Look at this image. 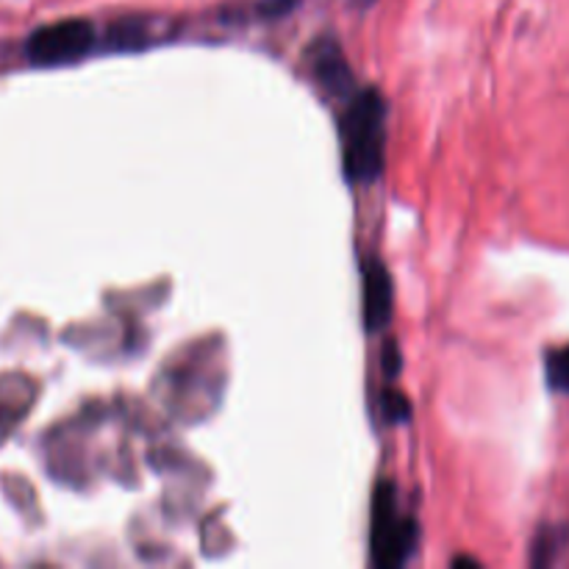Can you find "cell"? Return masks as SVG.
Masks as SVG:
<instances>
[{"label": "cell", "mask_w": 569, "mask_h": 569, "mask_svg": "<svg viewBox=\"0 0 569 569\" xmlns=\"http://www.w3.org/2000/svg\"><path fill=\"white\" fill-rule=\"evenodd\" d=\"M417 528L415 520L398 515L395 506V489L381 483L376 492V509H372V559L378 567L392 569L409 559L415 548Z\"/></svg>", "instance_id": "obj_2"}, {"label": "cell", "mask_w": 569, "mask_h": 569, "mask_svg": "<svg viewBox=\"0 0 569 569\" xmlns=\"http://www.w3.org/2000/svg\"><path fill=\"white\" fill-rule=\"evenodd\" d=\"M383 411H387L389 420H406L411 415V403L400 392H387L383 395Z\"/></svg>", "instance_id": "obj_7"}, {"label": "cell", "mask_w": 569, "mask_h": 569, "mask_svg": "<svg viewBox=\"0 0 569 569\" xmlns=\"http://www.w3.org/2000/svg\"><path fill=\"white\" fill-rule=\"evenodd\" d=\"M548 381L556 392H569V345L548 356Z\"/></svg>", "instance_id": "obj_6"}, {"label": "cell", "mask_w": 569, "mask_h": 569, "mask_svg": "<svg viewBox=\"0 0 569 569\" xmlns=\"http://www.w3.org/2000/svg\"><path fill=\"white\" fill-rule=\"evenodd\" d=\"M383 367H387V376H398V367H400L398 345H387V353H383Z\"/></svg>", "instance_id": "obj_8"}, {"label": "cell", "mask_w": 569, "mask_h": 569, "mask_svg": "<svg viewBox=\"0 0 569 569\" xmlns=\"http://www.w3.org/2000/svg\"><path fill=\"white\" fill-rule=\"evenodd\" d=\"M94 28L89 20L81 17H70V20L50 22V26L37 28L26 44V53L33 64H67L76 61L92 48Z\"/></svg>", "instance_id": "obj_3"}, {"label": "cell", "mask_w": 569, "mask_h": 569, "mask_svg": "<svg viewBox=\"0 0 569 569\" xmlns=\"http://www.w3.org/2000/svg\"><path fill=\"white\" fill-rule=\"evenodd\" d=\"M392 281H389V272L383 270V264L370 261L365 270V322L367 331H378V328L389 326L392 320Z\"/></svg>", "instance_id": "obj_4"}, {"label": "cell", "mask_w": 569, "mask_h": 569, "mask_svg": "<svg viewBox=\"0 0 569 569\" xmlns=\"http://www.w3.org/2000/svg\"><path fill=\"white\" fill-rule=\"evenodd\" d=\"M387 106L378 89H365L353 98L342 120L345 172L350 181L367 183L381 176L383 142H387Z\"/></svg>", "instance_id": "obj_1"}, {"label": "cell", "mask_w": 569, "mask_h": 569, "mask_svg": "<svg viewBox=\"0 0 569 569\" xmlns=\"http://www.w3.org/2000/svg\"><path fill=\"white\" fill-rule=\"evenodd\" d=\"M311 64H315L317 78L328 89H345L350 83L348 61H345L342 50L331 39H322L320 44H315V50H311Z\"/></svg>", "instance_id": "obj_5"}]
</instances>
